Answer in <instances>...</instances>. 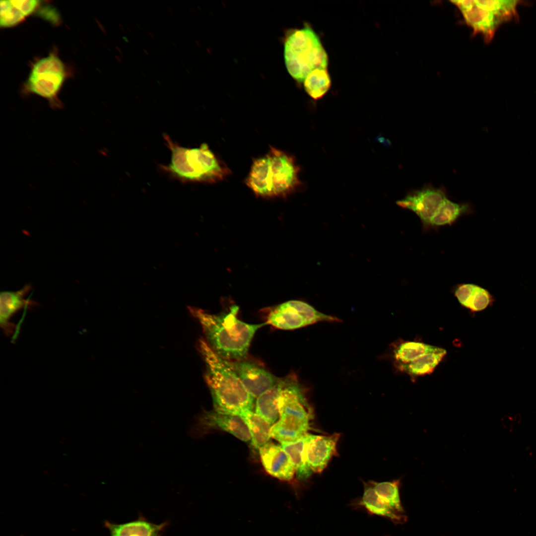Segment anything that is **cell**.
I'll return each instance as SVG.
<instances>
[{"instance_id": "obj_1", "label": "cell", "mask_w": 536, "mask_h": 536, "mask_svg": "<svg viewBox=\"0 0 536 536\" xmlns=\"http://www.w3.org/2000/svg\"><path fill=\"white\" fill-rule=\"evenodd\" d=\"M190 310L201 324L212 349L228 361L246 358L252 340L257 331L266 322L253 324L237 318L238 307L219 314L208 313L202 309L190 307Z\"/></svg>"}, {"instance_id": "obj_2", "label": "cell", "mask_w": 536, "mask_h": 536, "mask_svg": "<svg viewBox=\"0 0 536 536\" xmlns=\"http://www.w3.org/2000/svg\"><path fill=\"white\" fill-rule=\"evenodd\" d=\"M199 349L205 362V378L214 409L240 415L252 410L255 399L247 391L230 361L217 355L204 339Z\"/></svg>"}, {"instance_id": "obj_3", "label": "cell", "mask_w": 536, "mask_h": 536, "mask_svg": "<svg viewBox=\"0 0 536 536\" xmlns=\"http://www.w3.org/2000/svg\"><path fill=\"white\" fill-rule=\"evenodd\" d=\"M300 171L293 156L270 146L253 161L245 183L257 196H285L301 186Z\"/></svg>"}, {"instance_id": "obj_4", "label": "cell", "mask_w": 536, "mask_h": 536, "mask_svg": "<svg viewBox=\"0 0 536 536\" xmlns=\"http://www.w3.org/2000/svg\"><path fill=\"white\" fill-rule=\"evenodd\" d=\"M163 136L171 152L170 162L163 168L175 178L183 181L215 183L230 174V169L206 143L187 148L175 143L167 134Z\"/></svg>"}, {"instance_id": "obj_5", "label": "cell", "mask_w": 536, "mask_h": 536, "mask_svg": "<svg viewBox=\"0 0 536 536\" xmlns=\"http://www.w3.org/2000/svg\"><path fill=\"white\" fill-rule=\"evenodd\" d=\"M278 400L279 417L272 426L271 437L281 444L296 441L310 429L311 414L297 377L294 374L282 378Z\"/></svg>"}, {"instance_id": "obj_6", "label": "cell", "mask_w": 536, "mask_h": 536, "mask_svg": "<svg viewBox=\"0 0 536 536\" xmlns=\"http://www.w3.org/2000/svg\"><path fill=\"white\" fill-rule=\"evenodd\" d=\"M284 59L286 69L294 79L304 81L316 68H327L329 59L321 40L307 24L290 30L285 36Z\"/></svg>"}, {"instance_id": "obj_7", "label": "cell", "mask_w": 536, "mask_h": 536, "mask_svg": "<svg viewBox=\"0 0 536 536\" xmlns=\"http://www.w3.org/2000/svg\"><path fill=\"white\" fill-rule=\"evenodd\" d=\"M473 34H481L485 41L493 38L503 23L517 18L518 0H453Z\"/></svg>"}, {"instance_id": "obj_8", "label": "cell", "mask_w": 536, "mask_h": 536, "mask_svg": "<svg viewBox=\"0 0 536 536\" xmlns=\"http://www.w3.org/2000/svg\"><path fill=\"white\" fill-rule=\"evenodd\" d=\"M392 346L394 366L412 379L432 373L447 354L444 348L416 341L400 339Z\"/></svg>"}, {"instance_id": "obj_9", "label": "cell", "mask_w": 536, "mask_h": 536, "mask_svg": "<svg viewBox=\"0 0 536 536\" xmlns=\"http://www.w3.org/2000/svg\"><path fill=\"white\" fill-rule=\"evenodd\" d=\"M340 321L336 317L321 313L306 302L290 300L271 309L266 322L276 329L291 330L319 322Z\"/></svg>"}, {"instance_id": "obj_10", "label": "cell", "mask_w": 536, "mask_h": 536, "mask_svg": "<svg viewBox=\"0 0 536 536\" xmlns=\"http://www.w3.org/2000/svg\"><path fill=\"white\" fill-rule=\"evenodd\" d=\"M65 77L63 62L53 55L38 61L32 67L27 80L29 90L52 100L60 90Z\"/></svg>"}, {"instance_id": "obj_11", "label": "cell", "mask_w": 536, "mask_h": 536, "mask_svg": "<svg viewBox=\"0 0 536 536\" xmlns=\"http://www.w3.org/2000/svg\"><path fill=\"white\" fill-rule=\"evenodd\" d=\"M447 198L443 190L427 187L409 193L397 201L399 206L414 212L420 220L422 230H430V222Z\"/></svg>"}, {"instance_id": "obj_12", "label": "cell", "mask_w": 536, "mask_h": 536, "mask_svg": "<svg viewBox=\"0 0 536 536\" xmlns=\"http://www.w3.org/2000/svg\"><path fill=\"white\" fill-rule=\"evenodd\" d=\"M32 286L25 284L16 291H3L0 293V327L4 334L14 341L19 332V326L10 322L11 319L22 310H28L37 306V302L26 298Z\"/></svg>"}, {"instance_id": "obj_13", "label": "cell", "mask_w": 536, "mask_h": 536, "mask_svg": "<svg viewBox=\"0 0 536 536\" xmlns=\"http://www.w3.org/2000/svg\"><path fill=\"white\" fill-rule=\"evenodd\" d=\"M229 361L247 391L255 399L273 386L279 379L246 358Z\"/></svg>"}, {"instance_id": "obj_14", "label": "cell", "mask_w": 536, "mask_h": 536, "mask_svg": "<svg viewBox=\"0 0 536 536\" xmlns=\"http://www.w3.org/2000/svg\"><path fill=\"white\" fill-rule=\"evenodd\" d=\"M340 434L317 435L308 433L305 454L308 466L313 472L323 471L332 458L337 455L336 445Z\"/></svg>"}, {"instance_id": "obj_15", "label": "cell", "mask_w": 536, "mask_h": 536, "mask_svg": "<svg viewBox=\"0 0 536 536\" xmlns=\"http://www.w3.org/2000/svg\"><path fill=\"white\" fill-rule=\"evenodd\" d=\"M261 460L266 470L271 476L284 481L291 480L295 470L281 445L268 442L259 449Z\"/></svg>"}, {"instance_id": "obj_16", "label": "cell", "mask_w": 536, "mask_h": 536, "mask_svg": "<svg viewBox=\"0 0 536 536\" xmlns=\"http://www.w3.org/2000/svg\"><path fill=\"white\" fill-rule=\"evenodd\" d=\"M202 422L210 428L224 431L242 441H251L248 427L243 418L238 415L214 409L204 414Z\"/></svg>"}, {"instance_id": "obj_17", "label": "cell", "mask_w": 536, "mask_h": 536, "mask_svg": "<svg viewBox=\"0 0 536 536\" xmlns=\"http://www.w3.org/2000/svg\"><path fill=\"white\" fill-rule=\"evenodd\" d=\"M452 291L459 303L472 312L485 309L493 300L487 290L473 283L458 284Z\"/></svg>"}, {"instance_id": "obj_18", "label": "cell", "mask_w": 536, "mask_h": 536, "mask_svg": "<svg viewBox=\"0 0 536 536\" xmlns=\"http://www.w3.org/2000/svg\"><path fill=\"white\" fill-rule=\"evenodd\" d=\"M104 525L109 530L110 536H160L167 523L156 524L140 517L135 521L120 524L106 521Z\"/></svg>"}, {"instance_id": "obj_19", "label": "cell", "mask_w": 536, "mask_h": 536, "mask_svg": "<svg viewBox=\"0 0 536 536\" xmlns=\"http://www.w3.org/2000/svg\"><path fill=\"white\" fill-rule=\"evenodd\" d=\"M39 0H1L0 2V25L7 28L22 21L36 8Z\"/></svg>"}, {"instance_id": "obj_20", "label": "cell", "mask_w": 536, "mask_h": 536, "mask_svg": "<svg viewBox=\"0 0 536 536\" xmlns=\"http://www.w3.org/2000/svg\"><path fill=\"white\" fill-rule=\"evenodd\" d=\"M364 492L361 498L355 505L363 508L371 515L387 518L394 522L402 520L400 513L395 511L385 503L376 493L371 481L364 483Z\"/></svg>"}, {"instance_id": "obj_21", "label": "cell", "mask_w": 536, "mask_h": 536, "mask_svg": "<svg viewBox=\"0 0 536 536\" xmlns=\"http://www.w3.org/2000/svg\"><path fill=\"white\" fill-rule=\"evenodd\" d=\"M282 387L281 378L256 399L255 412L273 425L279 419L278 400Z\"/></svg>"}, {"instance_id": "obj_22", "label": "cell", "mask_w": 536, "mask_h": 536, "mask_svg": "<svg viewBox=\"0 0 536 536\" xmlns=\"http://www.w3.org/2000/svg\"><path fill=\"white\" fill-rule=\"evenodd\" d=\"M471 212L472 209L469 203L455 202L447 198L431 219L430 229L451 226L462 216Z\"/></svg>"}, {"instance_id": "obj_23", "label": "cell", "mask_w": 536, "mask_h": 536, "mask_svg": "<svg viewBox=\"0 0 536 536\" xmlns=\"http://www.w3.org/2000/svg\"><path fill=\"white\" fill-rule=\"evenodd\" d=\"M308 433L296 441L281 444L294 467L297 479L301 481L307 480L313 473L306 458L305 445Z\"/></svg>"}, {"instance_id": "obj_24", "label": "cell", "mask_w": 536, "mask_h": 536, "mask_svg": "<svg viewBox=\"0 0 536 536\" xmlns=\"http://www.w3.org/2000/svg\"><path fill=\"white\" fill-rule=\"evenodd\" d=\"M239 416L245 420L251 435V443L259 449L269 442L271 437L272 425L252 410L242 412Z\"/></svg>"}, {"instance_id": "obj_25", "label": "cell", "mask_w": 536, "mask_h": 536, "mask_svg": "<svg viewBox=\"0 0 536 536\" xmlns=\"http://www.w3.org/2000/svg\"><path fill=\"white\" fill-rule=\"evenodd\" d=\"M303 83L307 93L317 100L328 92L331 86V79L327 68H316L308 75Z\"/></svg>"}, {"instance_id": "obj_26", "label": "cell", "mask_w": 536, "mask_h": 536, "mask_svg": "<svg viewBox=\"0 0 536 536\" xmlns=\"http://www.w3.org/2000/svg\"><path fill=\"white\" fill-rule=\"evenodd\" d=\"M374 490L385 503L395 511L401 513L403 511L400 492V481L398 480L391 481L377 482L371 481Z\"/></svg>"}, {"instance_id": "obj_27", "label": "cell", "mask_w": 536, "mask_h": 536, "mask_svg": "<svg viewBox=\"0 0 536 536\" xmlns=\"http://www.w3.org/2000/svg\"><path fill=\"white\" fill-rule=\"evenodd\" d=\"M168 10L169 11V12L170 13V14L172 16H173L174 15L172 9L171 8V7L170 6H168Z\"/></svg>"}, {"instance_id": "obj_28", "label": "cell", "mask_w": 536, "mask_h": 536, "mask_svg": "<svg viewBox=\"0 0 536 536\" xmlns=\"http://www.w3.org/2000/svg\"><path fill=\"white\" fill-rule=\"evenodd\" d=\"M127 29H128V31H129V32H130V33H131V34L132 35H134V32L133 30H132V29H131V28H130V27H128V28H127Z\"/></svg>"}, {"instance_id": "obj_29", "label": "cell", "mask_w": 536, "mask_h": 536, "mask_svg": "<svg viewBox=\"0 0 536 536\" xmlns=\"http://www.w3.org/2000/svg\"><path fill=\"white\" fill-rule=\"evenodd\" d=\"M148 33L152 38H154V35L150 31H148Z\"/></svg>"}, {"instance_id": "obj_30", "label": "cell", "mask_w": 536, "mask_h": 536, "mask_svg": "<svg viewBox=\"0 0 536 536\" xmlns=\"http://www.w3.org/2000/svg\"><path fill=\"white\" fill-rule=\"evenodd\" d=\"M143 51L147 56L149 55V53H148V51L147 50L143 49Z\"/></svg>"}, {"instance_id": "obj_31", "label": "cell", "mask_w": 536, "mask_h": 536, "mask_svg": "<svg viewBox=\"0 0 536 536\" xmlns=\"http://www.w3.org/2000/svg\"><path fill=\"white\" fill-rule=\"evenodd\" d=\"M119 25L120 26V27H121V29L122 30H123V31L125 30V28L124 27V26H122L120 24H119Z\"/></svg>"}, {"instance_id": "obj_32", "label": "cell", "mask_w": 536, "mask_h": 536, "mask_svg": "<svg viewBox=\"0 0 536 536\" xmlns=\"http://www.w3.org/2000/svg\"><path fill=\"white\" fill-rule=\"evenodd\" d=\"M116 57L118 59V60L120 63H122V60L121 59V58H120V57L118 58L117 57Z\"/></svg>"}, {"instance_id": "obj_33", "label": "cell", "mask_w": 536, "mask_h": 536, "mask_svg": "<svg viewBox=\"0 0 536 536\" xmlns=\"http://www.w3.org/2000/svg\"><path fill=\"white\" fill-rule=\"evenodd\" d=\"M117 49H118V50L119 51V52L121 54H123V52H122V50L119 47H117Z\"/></svg>"}, {"instance_id": "obj_34", "label": "cell", "mask_w": 536, "mask_h": 536, "mask_svg": "<svg viewBox=\"0 0 536 536\" xmlns=\"http://www.w3.org/2000/svg\"><path fill=\"white\" fill-rule=\"evenodd\" d=\"M136 25H137L138 28H139V29H141V26L138 24H137Z\"/></svg>"}, {"instance_id": "obj_35", "label": "cell", "mask_w": 536, "mask_h": 536, "mask_svg": "<svg viewBox=\"0 0 536 536\" xmlns=\"http://www.w3.org/2000/svg\"></svg>"}]
</instances>
